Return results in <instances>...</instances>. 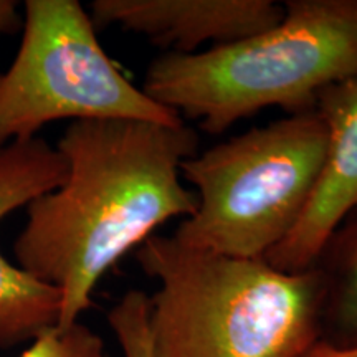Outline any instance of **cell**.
Segmentation results:
<instances>
[{
    "label": "cell",
    "mask_w": 357,
    "mask_h": 357,
    "mask_svg": "<svg viewBox=\"0 0 357 357\" xmlns=\"http://www.w3.org/2000/svg\"><path fill=\"white\" fill-rule=\"evenodd\" d=\"M324 280L318 344L333 351L357 349V207L326 240L316 258Z\"/></svg>",
    "instance_id": "cell-9"
},
{
    "label": "cell",
    "mask_w": 357,
    "mask_h": 357,
    "mask_svg": "<svg viewBox=\"0 0 357 357\" xmlns=\"http://www.w3.org/2000/svg\"><path fill=\"white\" fill-rule=\"evenodd\" d=\"M316 113L328 129L318 184L298 225L265 257L287 273L314 266L329 235L357 207V78L323 89Z\"/></svg>",
    "instance_id": "cell-7"
},
{
    "label": "cell",
    "mask_w": 357,
    "mask_h": 357,
    "mask_svg": "<svg viewBox=\"0 0 357 357\" xmlns=\"http://www.w3.org/2000/svg\"><path fill=\"white\" fill-rule=\"evenodd\" d=\"M20 15L17 10V2L13 0H0V35L12 33L19 29Z\"/></svg>",
    "instance_id": "cell-12"
},
{
    "label": "cell",
    "mask_w": 357,
    "mask_h": 357,
    "mask_svg": "<svg viewBox=\"0 0 357 357\" xmlns=\"http://www.w3.org/2000/svg\"><path fill=\"white\" fill-rule=\"evenodd\" d=\"M159 281L147 323L154 357H305L319 342L324 280L153 235L136 248Z\"/></svg>",
    "instance_id": "cell-2"
},
{
    "label": "cell",
    "mask_w": 357,
    "mask_h": 357,
    "mask_svg": "<svg viewBox=\"0 0 357 357\" xmlns=\"http://www.w3.org/2000/svg\"><path fill=\"white\" fill-rule=\"evenodd\" d=\"M278 24L192 55L164 53L142 91L211 134L265 108L316 109L319 93L357 78V0H288Z\"/></svg>",
    "instance_id": "cell-3"
},
{
    "label": "cell",
    "mask_w": 357,
    "mask_h": 357,
    "mask_svg": "<svg viewBox=\"0 0 357 357\" xmlns=\"http://www.w3.org/2000/svg\"><path fill=\"white\" fill-rule=\"evenodd\" d=\"M105 357H109V356H105Z\"/></svg>",
    "instance_id": "cell-14"
},
{
    "label": "cell",
    "mask_w": 357,
    "mask_h": 357,
    "mask_svg": "<svg viewBox=\"0 0 357 357\" xmlns=\"http://www.w3.org/2000/svg\"><path fill=\"white\" fill-rule=\"evenodd\" d=\"M305 357H357V349L354 351H333L328 347L316 344Z\"/></svg>",
    "instance_id": "cell-13"
},
{
    "label": "cell",
    "mask_w": 357,
    "mask_h": 357,
    "mask_svg": "<svg viewBox=\"0 0 357 357\" xmlns=\"http://www.w3.org/2000/svg\"><path fill=\"white\" fill-rule=\"evenodd\" d=\"M60 119L184 123L119 71L79 2L26 0L20 48L0 75V147Z\"/></svg>",
    "instance_id": "cell-5"
},
{
    "label": "cell",
    "mask_w": 357,
    "mask_h": 357,
    "mask_svg": "<svg viewBox=\"0 0 357 357\" xmlns=\"http://www.w3.org/2000/svg\"><path fill=\"white\" fill-rule=\"evenodd\" d=\"M63 154L47 141L10 142L0 147V222L8 213L55 190L63 182ZM61 294L0 253V349L35 341L56 328Z\"/></svg>",
    "instance_id": "cell-6"
},
{
    "label": "cell",
    "mask_w": 357,
    "mask_h": 357,
    "mask_svg": "<svg viewBox=\"0 0 357 357\" xmlns=\"http://www.w3.org/2000/svg\"><path fill=\"white\" fill-rule=\"evenodd\" d=\"M105 344L96 333L82 323L68 329L43 333L19 357H105Z\"/></svg>",
    "instance_id": "cell-11"
},
{
    "label": "cell",
    "mask_w": 357,
    "mask_h": 357,
    "mask_svg": "<svg viewBox=\"0 0 357 357\" xmlns=\"http://www.w3.org/2000/svg\"><path fill=\"white\" fill-rule=\"evenodd\" d=\"M149 296L131 289L108 312L109 328L124 357H154L147 323Z\"/></svg>",
    "instance_id": "cell-10"
},
{
    "label": "cell",
    "mask_w": 357,
    "mask_h": 357,
    "mask_svg": "<svg viewBox=\"0 0 357 357\" xmlns=\"http://www.w3.org/2000/svg\"><path fill=\"white\" fill-rule=\"evenodd\" d=\"M197 144L185 123L75 121L65 129L56 146L63 182L26 205L13 245L17 266L60 291L56 329L79 323L96 284L128 252L195 212L181 166Z\"/></svg>",
    "instance_id": "cell-1"
},
{
    "label": "cell",
    "mask_w": 357,
    "mask_h": 357,
    "mask_svg": "<svg viewBox=\"0 0 357 357\" xmlns=\"http://www.w3.org/2000/svg\"><path fill=\"white\" fill-rule=\"evenodd\" d=\"M328 129L314 111L253 128L181 166L197 208L174 238L235 258H265L298 225L324 164Z\"/></svg>",
    "instance_id": "cell-4"
},
{
    "label": "cell",
    "mask_w": 357,
    "mask_h": 357,
    "mask_svg": "<svg viewBox=\"0 0 357 357\" xmlns=\"http://www.w3.org/2000/svg\"><path fill=\"white\" fill-rule=\"evenodd\" d=\"M283 3L273 0H95V26L118 25L167 53L192 55L234 43L278 24Z\"/></svg>",
    "instance_id": "cell-8"
}]
</instances>
